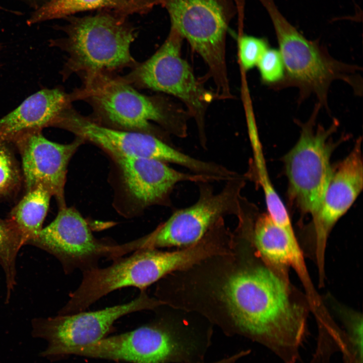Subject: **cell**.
<instances>
[{
	"mask_svg": "<svg viewBox=\"0 0 363 363\" xmlns=\"http://www.w3.org/2000/svg\"><path fill=\"white\" fill-rule=\"evenodd\" d=\"M235 326L284 363H296L306 340L310 306L307 297L264 260L232 275L224 288Z\"/></svg>",
	"mask_w": 363,
	"mask_h": 363,
	"instance_id": "1",
	"label": "cell"
},
{
	"mask_svg": "<svg viewBox=\"0 0 363 363\" xmlns=\"http://www.w3.org/2000/svg\"><path fill=\"white\" fill-rule=\"evenodd\" d=\"M259 1L271 19L285 67L283 80L273 89L295 87L299 101L313 94L327 110L328 91L335 80L345 82L355 94L362 95L359 67L335 59L318 40L306 38L283 16L274 0Z\"/></svg>",
	"mask_w": 363,
	"mask_h": 363,
	"instance_id": "2",
	"label": "cell"
},
{
	"mask_svg": "<svg viewBox=\"0 0 363 363\" xmlns=\"http://www.w3.org/2000/svg\"><path fill=\"white\" fill-rule=\"evenodd\" d=\"M127 16L107 11L84 17L70 16L62 29L66 37L50 41L69 54L64 79L74 73L84 77L133 65L130 46L136 36Z\"/></svg>",
	"mask_w": 363,
	"mask_h": 363,
	"instance_id": "3",
	"label": "cell"
},
{
	"mask_svg": "<svg viewBox=\"0 0 363 363\" xmlns=\"http://www.w3.org/2000/svg\"><path fill=\"white\" fill-rule=\"evenodd\" d=\"M202 258L197 246L171 252L139 249L128 257L113 260L108 267L82 272L80 284L59 312L68 315L84 311L103 296L124 287L144 289L168 273L189 266Z\"/></svg>",
	"mask_w": 363,
	"mask_h": 363,
	"instance_id": "4",
	"label": "cell"
},
{
	"mask_svg": "<svg viewBox=\"0 0 363 363\" xmlns=\"http://www.w3.org/2000/svg\"><path fill=\"white\" fill-rule=\"evenodd\" d=\"M175 29L208 65L219 97L230 96L225 63L226 34L237 12L234 0H160Z\"/></svg>",
	"mask_w": 363,
	"mask_h": 363,
	"instance_id": "5",
	"label": "cell"
},
{
	"mask_svg": "<svg viewBox=\"0 0 363 363\" xmlns=\"http://www.w3.org/2000/svg\"><path fill=\"white\" fill-rule=\"evenodd\" d=\"M321 108L317 103L308 121H297L299 137L283 158L289 194L299 209L313 218L321 207L331 177L330 160L336 146L332 136L338 126L335 119L327 129L316 126Z\"/></svg>",
	"mask_w": 363,
	"mask_h": 363,
	"instance_id": "6",
	"label": "cell"
},
{
	"mask_svg": "<svg viewBox=\"0 0 363 363\" xmlns=\"http://www.w3.org/2000/svg\"><path fill=\"white\" fill-rule=\"evenodd\" d=\"M205 348L199 339L154 323L75 347L68 355L132 363H194Z\"/></svg>",
	"mask_w": 363,
	"mask_h": 363,
	"instance_id": "7",
	"label": "cell"
},
{
	"mask_svg": "<svg viewBox=\"0 0 363 363\" xmlns=\"http://www.w3.org/2000/svg\"><path fill=\"white\" fill-rule=\"evenodd\" d=\"M246 176L226 181L222 189L215 193L208 183H198L199 198L193 205L175 211L150 234L128 243L131 252L141 249L192 246L200 241L225 216L239 213L246 185Z\"/></svg>",
	"mask_w": 363,
	"mask_h": 363,
	"instance_id": "8",
	"label": "cell"
},
{
	"mask_svg": "<svg viewBox=\"0 0 363 363\" xmlns=\"http://www.w3.org/2000/svg\"><path fill=\"white\" fill-rule=\"evenodd\" d=\"M162 303L150 297L144 289L133 300L100 310L33 319L32 334L47 343L41 355L48 358L68 355L76 347L105 337L114 322L129 314L155 308Z\"/></svg>",
	"mask_w": 363,
	"mask_h": 363,
	"instance_id": "9",
	"label": "cell"
},
{
	"mask_svg": "<svg viewBox=\"0 0 363 363\" xmlns=\"http://www.w3.org/2000/svg\"><path fill=\"white\" fill-rule=\"evenodd\" d=\"M27 245L54 256L66 273L98 267L99 260L103 257L113 260L117 246L94 237L81 215L67 206L59 208L55 218Z\"/></svg>",
	"mask_w": 363,
	"mask_h": 363,
	"instance_id": "10",
	"label": "cell"
},
{
	"mask_svg": "<svg viewBox=\"0 0 363 363\" xmlns=\"http://www.w3.org/2000/svg\"><path fill=\"white\" fill-rule=\"evenodd\" d=\"M183 38L173 28L161 47L138 65L129 80L144 88L172 94L181 99L201 124L209 97L196 80L189 64L180 56Z\"/></svg>",
	"mask_w": 363,
	"mask_h": 363,
	"instance_id": "11",
	"label": "cell"
},
{
	"mask_svg": "<svg viewBox=\"0 0 363 363\" xmlns=\"http://www.w3.org/2000/svg\"><path fill=\"white\" fill-rule=\"evenodd\" d=\"M84 87L71 95L85 99L98 115L123 128L145 131L150 122L161 123L165 118L155 101L132 87L125 80L113 78L105 73L84 77Z\"/></svg>",
	"mask_w": 363,
	"mask_h": 363,
	"instance_id": "12",
	"label": "cell"
},
{
	"mask_svg": "<svg viewBox=\"0 0 363 363\" xmlns=\"http://www.w3.org/2000/svg\"><path fill=\"white\" fill-rule=\"evenodd\" d=\"M361 141L359 139L350 153L333 168L321 207L313 218L314 238L309 248L319 277L325 275V256L329 235L362 189Z\"/></svg>",
	"mask_w": 363,
	"mask_h": 363,
	"instance_id": "13",
	"label": "cell"
},
{
	"mask_svg": "<svg viewBox=\"0 0 363 363\" xmlns=\"http://www.w3.org/2000/svg\"><path fill=\"white\" fill-rule=\"evenodd\" d=\"M52 127L68 130L83 140L100 146L116 159L147 158L177 165L184 160L183 152L151 134L100 125L77 113L70 106L58 114Z\"/></svg>",
	"mask_w": 363,
	"mask_h": 363,
	"instance_id": "14",
	"label": "cell"
},
{
	"mask_svg": "<svg viewBox=\"0 0 363 363\" xmlns=\"http://www.w3.org/2000/svg\"><path fill=\"white\" fill-rule=\"evenodd\" d=\"M84 140L78 138L70 144H62L46 139L41 131L24 134L13 143L22 159L26 191L42 186L54 196L59 208L66 206L65 186L69 162Z\"/></svg>",
	"mask_w": 363,
	"mask_h": 363,
	"instance_id": "15",
	"label": "cell"
},
{
	"mask_svg": "<svg viewBox=\"0 0 363 363\" xmlns=\"http://www.w3.org/2000/svg\"><path fill=\"white\" fill-rule=\"evenodd\" d=\"M130 195L143 206L169 205V196L175 186L184 182H220L215 177L177 171L166 163L152 158L116 159Z\"/></svg>",
	"mask_w": 363,
	"mask_h": 363,
	"instance_id": "16",
	"label": "cell"
},
{
	"mask_svg": "<svg viewBox=\"0 0 363 363\" xmlns=\"http://www.w3.org/2000/svg\"><path fill=\"white\" fill-rule=\"evenodd\" d=\"M253 213L250 223L254 245L262 258L280 273L289 276L291 267L302 284L311 281L303 251L293 228L276 224L268 214Z\"/></svg>",
	"mask_w": 363,
	"mask_h": 363,
	"instance_id": "17",
	"label": "cell"
},
{
	"mask_svg": "<svg viewBox=\"0 0 363 363\" xmlns=\"http://www.w3.org/2000/svg\"><path fill=\"white\" fill-rule=\"evenodd\" d=\"M71 101V95L58 88L43 89L31 95L0 118V142L11 143L24 134L51 126Z\"/></svg>",
	"mask_w": 363,
	"mask_h": 363,
	"instance_id": "18",
	"label": "cell"
},
{
	"mask_svg": "<svg viewBox=\"0 0 363 363\" xmlns=\"http://www.w3.org/2000/svg\"><path fill=\"white\" fill-rule=\"evenodd\" d=\"M160 5V0H47L32 13L27 24L65 18L91 10L110 11L127 17L143 15Z\"/></svg>",
	"mask_w": 363,
	"mask_h": 363,
	"instance_id": "19",
	"label": "cell"
},
{
	"mask_svg": "<svg viewBox=\"0 0 363 363\" xmlns=\"http://www.w3.org/2000/svg\"><path fill=\"white\" fill-rule=\"evenodd\" d=\"M51 196L44 187L37 186L26 191L12 210L8 219L21 234L25 245L35 238L43 228Z\"/></svg>",
	"mask_w": 363,
	"mask_h": 363,
	"instance_id": "20",
	"label": "cell"
},
{
	"mask_svg": "<svg viewBox=\"0 0 363 363\" xmlns=\"http://www.w3.org/2000/svg\"><path fill=\"white\" fill-rule=\"evenodd\" d=\"M23 245L24 240L13 224L8 219L0 218V264L6 276L7 301L16 284V258Z\"/></svg>",
	"mask_w": 363,
	"mask_h": 363,
	"instance_id": "21",
	"label": "cell"
},
{
	"mask_svg": "<svg viewBox=\"0 0 363 363\" xmlns=\"http://www.w3.org/2000/svg\"><path fill=\"white\" fill-rule=\"evenodd\" d=\"M336 314L344 328V363H362V315L345 306L337 309Z\"/></svg>",
	"mask_w": 363,
	"mask_h": 363,
	"instance_id": "22",
	"label": "cell"
},
{
	"mask_svg": "<svg viewBox=\"0 0 363 363\" xmlns=\"http://www.w3.org/2000/svg\"><path fill=\"white\" fill-rule=\"evenodd\" d=\"M8 144L0 142V197L8 195L18 189L21 174Z\"/></svg>",
	"mask_w": 363,
	"mask_h": 363,
	"instance_id": "23",
	"label": "cell"
},
{
	"mask_svg": "<svg viewBox=\"0 0 363 363\" xmlns=\"http://www.w3.org/2000/svg\"><path fill=\"white\" fill-rule=\"evenodd\" d=\"M257 66L262 81L272 88L279 84L284 78V64L278 49L269 47Z\"/></svg>",
	"mask_w": 363,
	"mask_h": 363,
	"instance_id": "24",
	"label": "cell"
},
{
	"mask_svg": "<svg viewBox=\"0 0 363 363\" xmlns=\"http://www.w3.org/2000/svg\"><path fill=\"white\" fill-rule=\"evenodd\" d=\"M238 40L239 58L245 70L256 66L263 54L270 47L268 41L263 38L243 34Z\"/></svg>",
	"mask_w": 363,
	"mask_h": 363,
	"instance_id": "25",
	"label": "cell"
},
{
	"mask_svg": "<svg viewBox=\"0 0 363 363\" xmlns=\"http://www.w3.org/2000/svg\"><path fill=\"white\" fill-rule=\"evenodd\" d=\"M242 356V354L240 352H237V353L231 356L230 357H228L227 358H223L222 359L217 360L211 363H234L235 361H236L239 358H241ZM195 363H203L201 362H198Z\"/></svg>",
	"mask_w": 363,
	"mask_h": 363,
	"instance_id": "26",
	"label": "cell"
},
{
	"mask_svg": "<svg viewBox=\"0 0 363 363\" xmlns=\"http://www.w3.org/2000/svg\"><path fill=\"white\" fill-rule=\"evenodd\" d=\"M234 1L237 7H242L244 6V0H234Z\"/></svg>",
	"mask_w": 363,
	"mask_h": 363,
	"instance_id": "27",
	"label": "cell"
},
{
	"mask_svg": "<svg viewBox=\"0 0 363 363\" xmlns=\"http://www.w3.org/2000/svg\"><path fill=\"white\" fill-rule=\"evenodd\" d=\"M36 1H40V0H36ZM40 1H41V2L44 3V2H45L46 1H47V0H40Z\"/></svg>",
	"mask_w": 363,
	"mask_h": 363,
	"instance_id": "28",
	"label": "cell"
},
{
	"mask_svg": "<svg viewBox=\"0 0 363 363\" xmlns=\"http://www.w3.org/2000/svg\"><path fill=\"white\" fill-rule=\"evenodd\" d=\"M2 49V45L0 44V50Z\"/></svg>",
	"mask_w": 363,
	"mask_h": 363,
	"instance_id": "29",
	"label": "cell"
}]
</instances>
